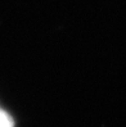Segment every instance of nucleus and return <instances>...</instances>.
<instances>
[{
	"label": "nucleus",
	"mask_w": 126,
	"mask_h": 127,
	"mask_svg": "<svg viewBox=\"0 0 126 127\" xmlns=\"http://www.w3.org/2000/svg\"><path fill=\"white\" fill-rule=\"evenodd\" d=\"M0 127H13L12 118L1 109H0Z\"/></svg>",
	"instance_id": "obj_1"
}]
</instances>
